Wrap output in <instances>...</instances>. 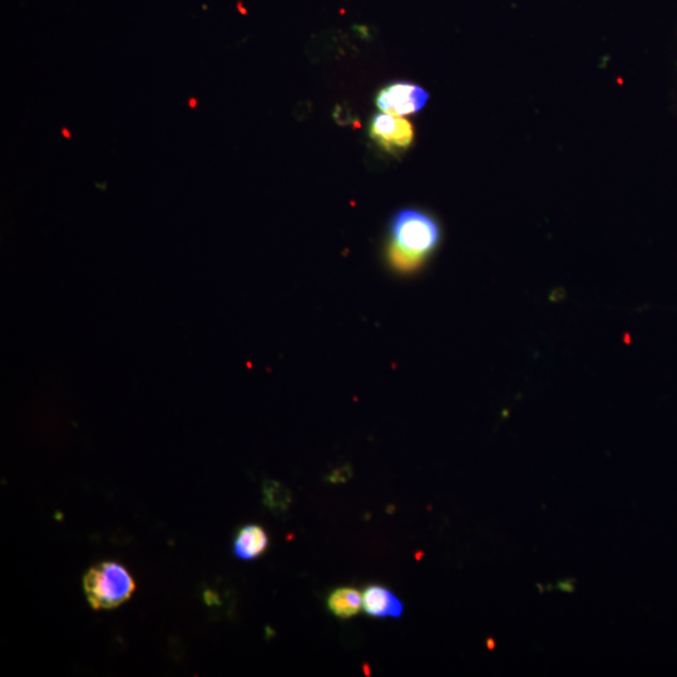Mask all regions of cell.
I'll return each instance as SVG.
<instances>
[{"instance_id": "obj_1", "label": "cell", "mask_w": 677, "mask_h": 677, "mask_svg": "<svg viewBox=\"0 0 677 677\" xmlns=\"http://www.w3.org/2000/svg\"><path fill=\"white\" fill-rule=\"evenodd\" d=\"M441 226L428 212L399 210L389 224L387 261L400 275L418 273L441 244Z\"/></svg>"}, {"instance_id": "obj_2", "label": "cell", "mask_w": 677, "mask_h": 677, "mask_svg": "<svg viewBox=\"0 0 677 677\" xmlns=\"http://www.w3.org/2000/svg\"><path fill=\"white\" fill-rule=\"evenodd\" d=\"M136 583L125 566L103 561L88 568L83 576V591L93 610H113L135 594Z\"/></svg>"}, {"instance_id": "obj_3", "label": "cell", "mask_w": 677, "mask_h": 677, "mask_svg": "<svg viewBox=\"0 0 677 677\" xmlns=\"http://www.w3.org/2000/svg\"><path fill=\"white\" fill-rule=\"evenodd\" d=\"M428 98V92L418 84L395 82L378 92L377 107L389 115L409 116L422 110Z\"/></svg>"}, {"instance_id": "obj_4", "label": "cell", "mask_w": 677, "mask_h": 677, "mask_svg": "<svg viewBox=\"0 0 677 677\" xmlns=\"http://www.w3.org/2000/svg\"><path fill=\"white\" fill-rule=\"evenodd\" d=\"M369 135L378 146L390 153L408 150L414 140L412 123L403 117L384 112L373 117Z\"/></svg>"}, {"instance_id": "obj_5", "label": "cell", "mask_w": 677, "mask_h": 677, "mask_svg": "<svg viewBox=\"0 0 677 677\" xmlns=\"http://www.w3.org/2000/svg\"><path fill=\"white\" fill-rule=\"evenodd\" d=\"M363 610L365 614L378 619H400L404 614V605L387 587L372 585L365 588Z\"/></svg>"}, {"instance_id": "obj_6", "label": "cell", "mask_w": 677, "mask_h": 677, "mask_svg": "<svg viewBox=\"0 0 677 677\" xmlns=\"http://www.w3.org/2000/svg\"><path fill=\"white\" fill-rule=\"evenodd\" d=\"M269 547V536L259 525H246L237 532L234 553L242 561H252L264 555Z\"/></svg>"}, {"instance_id": "obj_7", "label": "cell", "mask_w": 677, "mask_h": 677, "mask_svg": "<svg viewBox=\"0 0 677 677\" xmlns=\"http://www.w3.org/2000/svg\"><path fill=\"white\" fill-rule=\"evenodd\" d=\"M329 611L339 619H352L363 609V595L353 587H342L331 592L326 600Z\"/></svg>"}, {"instance_id": "obj_8", "label": "cell", "mask_w": 677, "mask_h": 677, "mask_svg": "<svg viewBox=\"0 0 677 677\" xmlns=\"http://www.w3.org/2000/svg\"><path fill=\"white\" fill-rule=\"evenodd\" d=\"M264 504L270 511L284 513L289 510L293 496L283 483L266 481L263 486Z\"/></svg>"}, {"instance_id": "obj_9", "label": "cell", "mask_w": 677, "mask_h": 677, "mask_svg": "<svg viewBox=\"0 0 677 677\" xmlns=\"http://www.w3.org/2000/svg\"><path fill=\"white\" fill-rule=\"evenodd\" d=\"M352 476V469L349 467H344L342 469H339V471H335L331 476L329 477V481L331 483H342V482H347L348 479Z\"/></svg>"}, {"instance_id": "obj_10", "label": "cell", "mask_w": 677, "mask_h": 677, "mask_svg": "<svg viewBox=\"0 0 677 677\" xmlns=\"http://www.w3.org/2000/svg\"><path fill=\"white\" fill-rule=\"evenodd\" d=\"M558 588L566 592H572L575 590V587L571 586V581H563L558 583Z\"/></svg>"}, {"instance_id": "obj_11", "label": "cell", "mask_w": 677, "mask_h": 677, "mask_svg": "<svg viewBox=\"0 0 677 677\" xmlns=\"http://www.w3.org/2000/svg\"><path fill=\"white\" fill-rule=\"evenodd\" d=\"M62 135L66 138H71V133H69L68 128H62Z\"/></svg>"}, {"instance_id": "obj_12", "label": "cell", "mask_w": 677, "mask_h": 677, "mask_svg": "<svg viewBox=\"0 0 677 677\" xmlns=\"http://www.w3.org/2000/svg\"><path fill=\"white\" fill-rule=\"evenodd\" d=\"M196 105H197V101L195 100V98H191V100H190V107H191V108H195Z\"/></svg>"}, {"instance_id": "obj_13", "label": "cell", "mask_w": 677, "mask_h": 677, "mask_svg": "<svg viewBox=\"0 0 677 677\" xmlns=\"http://www.w3.org/2000/svg\"><path fill=\"white\" fill-rule=\"evenodd\" d=\"M488 647H489V649H494V641L493 640H488Z\"/></svg>"}]
</instances>
